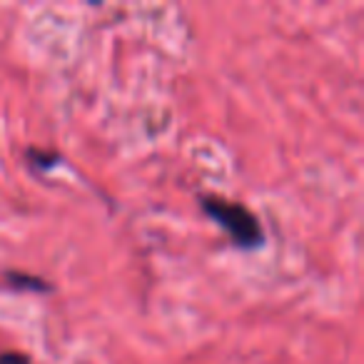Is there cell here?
Listing matches in <instances>:
<instances>
[{"instance_id": "1", "label": "cell", "mask_w": 364, "mask_h": 364, "mask_svg": "<svg viewBox=\"0 0 364 364\" xmlns=\"http://www.w3.org/2000/svg\"><path fill=\"white\" fill-rule=\"evenodd\" d=\"M203 210L232 237V242L242 250H257L264 245V232L259 228L257 218L250 213L247 208L237 203H228V200H215L203 198L200 200Z\"/></svg>"}, {"instance_id": "2", "label": "cell", "mask_w": 364, "mask_h": 364, "mask_svg": "<svg viewBox=\"0 0 364 364\" xmlns=\"http://www.w3.org/2000/svg\"><path fill=\"white\" fill-rule=\"evenodd\" d=\"M8 282L13 284V287L18 289H38V292H43V289H48L46 282H41V279L36 277H26V274H8Z\"/></svg>"}, {"instance_id": "3", "label": "cell", "mask_w": 364, "mask_h": 364, "mask_svg": "<svg viewBox=\"0 0 364 364\" xmlns=\"http://www.w3.org/2000/svg\"><path fill=\"white\" fill-rule=\"evenodd\" d=\"M0 364H31L23 354H0Z\"/></svg>"}]
</instances>
